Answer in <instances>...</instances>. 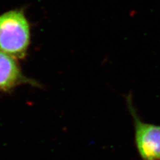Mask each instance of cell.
<instances>
[{
    "label": "cell",
    "instance_id": "cell-1",
    "mask_svg": "<svg viewBox=\"0 0 160 160\" xmlns=\"http://www.w3.org/2000/svg\"><path fill=\"white\" fill-rule=\"evenodd\" d=\"M31 43V26L22 9L0 15V51L17 59L26 58Z\"/></svg>",
    "mask_w": 160,
    "mask_h": 160
},
{
    "label": "cell",
    "instance_id": "cell-2",
    "mask_svg": "<svg viewBox=\"0 0 160 160\" xmlns=\"http://www.w3.org/2000/svg\"><path fill=\"white\" fill-rule=\"evenodd\" d=\"M126 102L133 119L135 143L139 157L142 160H160V126L142 121L131 93L126 96Z\"/></svg>",
    "mask_w": 160,
    "mask_h": 160
},
{
    "label": "cell",
    "instance_id": "cell-3",
    "mask_svg": "<svg viewBox=\"0 0 160 160\" xmlns=\"http://www.w3.org/2000/svg\"><path fill=\"white\" fill-rule=\"evenodd\" d=\"M23 84L39 86V83L23 73L18 59L0 51V92H11Z\"/></svg>",
    "mask_w": 160,
    "mask_h": 160
}]
</instances>
